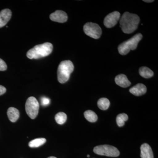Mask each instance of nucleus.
I'll list each match as a JSON object with an SVG mask.
<instances>
[{
	"label": "nucleus",
	"mask_w": 158,
	"mask_h": 158,
	"mask_svg": "<svg viewBox=\"0 0 158 158\" xmlns=\"http://www.w3.org/2000/svg\"><path fill=\"white\" fill-rule=\"evenodd\" d=\"M84 31L86 35L95 39L99 38L102 34L101 28L93 23H86L84 26Z\"/></svg>",
	"instance_id": "7"
},
{
	"label": "nucleus",
	"mask_w": 158,
	"mask_h": 158,
	"mask_svg": "<svg viewBox=\"0 0 158 158\" xmlns=\"http://www.w3.org/2000/svg\"><path fill=\"white\" fill-rule=\"evenodd\" d=\"M142 34L138 33L130 39L124 41L118 45V52L120 55L124 56L127 55L131 50H135L137 48L138 43L142 39Z\"/></svg>",
	"instance_id": "4"
},
{
	"label": "nucleus",
	"mask_w": 158,
	"mask_h": 158,
	"mask_svg": "<svg viewBox=\"0 0 158 158\" xmlns=\"http://www.w3.org/2000/svg\"><path fill=\"white\" fill-rule=\"evenodd\" d=\"M51 20L59 23L66 22L68 19V16L65 11L57 10L50 15Z\"/></svg>",
	"instance_id": "9"
},
{
	"label": "nucleus",
	"mask_w": 158,
	"mask_h": 158,
	"mask_svg": "<svg viewBox=\"0 0 158 158\" xmlns=\"http://www.w3.org/2000/svg\"><path fill=\"white\" fill-rule=\"evenodd\" d=\"M6 88L4 86L0 85V95H2L6 93Z\"/></svg>",
	"instance_id": "23"
},
{
	"label": "nucleus",
	"mask_w": 158,
	"mask_h": 158,
	"mask_svg": "<svg viewBox=\"0 0 158 158\" xmlns=\"http://www.w3.org/2000/svg\"><path fill=\"white\" fill-rule=\"evenodd\" d=\"M94 152L98 155L116 157L120 154L119 151L116 148L112 145L104 144L97 146L94 148Z\"/></svg>",
	"instance_id": "5"
},
{
	"label": "nucleus",
	"mask_w": 158,
	"mask_h": 158,
	"mask_svg": "<svg viewBox=\"0 0 158 158\" xmlns=\"http://www.w3.org/2000/svg\"><path fill=\"white\" fill-rule=\"evenodd\" d=\"M7 69V65L6 62L0 58V71L6 70Z\"/></svg>",
	"instance_id": "22"
},
{
	"label": "nucleus",
	"mask_w": 158,
	"mask_h": 158,
	"mask_svg": "<svg viewBox=\"0 0 158 158\" xmlns=\"http://www.w3.org/2000/svg\"><path fill=\"white\" fill-rule=\"evenodd\" d=\"M141 158H154L153 153L151 147L147 143H144L141 145Z\"/></svg>",
	"instance_id": "13"
},
{
	"label": "nucleus",
	"mask_w": 158,
	"mask_h": 158,
	"mask_svg": "<svg viewBox=\"0 0 158 158\" xmlns=\"http://www.w3.org/2000/svg\"><path fill=\"white\" fill-rule=\"evenodd\" d=\"M48 158H57L56 157H54V156H50V157H48Z\"/></svg>",
	"instance_id": "25"
},
{
	"label": "nucleus",
	"mask_w": 158,
	"mask_h": 158,
	"mask_svg": "<svg viewBox=\"0 0 158 158\" xmlns=\"http://www.w3.org/2000/svg\"><path fill=\"white\" fill-rule=\"evenodd\" d=\"M74 68L73 63L69 60H65L60 62L57 70V77L59 83H66L69 80Z\"/></svg>",
	"instance_id": "3"
},
{
	"label": "nucleus",
	"mask_w": 158,
	"mask_h": 158,
	"mask_svg": "<svg viewBox=\"0 0 158 158\" xmlns=\"http://www.w3.org/2000/svg\"><path fill=\"white\" fill-rule=\"evenodd\" d=\"M46 142V139L44 138H38L34 139L29 143V147L37 148L41 146Z\"/></svg>",
	"instance_id": "17"
},
{
	"label": "nucleus",
	"mask_w": 158,
	"mask_h": 158,
	"mask_svg": "<svg viewBox=\"0 0 158 158\" xmlns=\"http://www.w3.org/2000/svg\"><path fill=\"white\" fill-rule=\"evenodd\" d=\"M98 106L100 110H107L110 106V101L108 99L105 98H101L98 102Z\"/></svg>",
	"instance_id": "18"
},
{
	"label": "nucleus",
	"mask_w": 158,
	"mask_h": 158,
	"mask_svg": "<svg viewBox=\"0 0 158 158\" xmlns=\"http://www.w3.org/2000/svg\"><path fill=\"white\" fill-rule=\"evenodd\" d=\"M143 1V2H145L147 3H151L154 2L153 0H149V1H148V0H146V1H144H144Z\"/></svg>",
	"instance_id": "24"
},
{
	"label": "nucleus",
	"mask_w": 158,
	"mask_h": 158,
	"mask_svg": "<svg viewBox=\"0 0 158 158\" xmlns=\"http://www.w3.org/2000/svg\"><path fill=\"white\" fill-rule=\"evenodd\" d=\"M52 44L46 42L34 46L28 51L27 56L30 59H38L48 56L52 52Z\"/></svg>",
	"instance_id": "2"
},
{
	"label": "nucleus",
	"mask_w": 158,
	"mask_h": 158,
	"mask_svg": "<svg viewBox=\"0 0 158 158\" xmlns=\"http://www.w3.org/2000/svg\"><path fill=\"white\" fill-rule=\"evenodd\" d=\"M129 91L132 94H134L135 96H140L144 95L146 93L147 88L143 84H138L131 88Z\"/></svg>",
	"instance_id": "11"
},
{
	"label": "nucleus",
	"mask_w": 158,
	"mask_h": 158,
	"mask_svg": "<svg viewBox=\"0 0 158 158\" xmlns=\"http://www.w3.org/2000/svg\"><path fill=\"white\" fill-rule=\"evenodd\" d=\"M7 115L11 122H15L19 117V111L16 108L10 107L7 111Z\"/></svg>",
	"instance_id": "14"
},
{
	"label": "nucleus",
	"mask_w": 158,
	"mask_h": 158,
	"mask_svg": "<svg viewBox=\"0 0 158 158\" xmlns=\"http://www.w3.org/2000/svg\"><path fill=\"white\" fill-rule=\"evenodd\" d=\"M85 118L90 122L94 123L98 120V116L96 113L91 110H87L84 113Z\"/></svg>",
	"instance_id": "16"
},
{
	"label": "nucleus",
	"mask_w": 158,
	"mask_h": 158,
	"mask_svg": "<svg viewBox=\"0 0 158 158\" xmlns=\"http://www.w3.org/2000/svg\"><path fill=\"white\" fill-rule=\"evenodd\" d=\"M26 113L32 119L37 117L39 110V103L34 97H30L27 99L25 104Z\"/></svg>",
	"instance_id": "6"
},
{
	"label": "nucleus",
	"mask_w": 158,
	"mask_h": 158,
	"mask_svg": "<svg viewBox=\"0 0 158 158\" xmlns=\"http://www.w3.org/2000/svg\"><path fill=\"white\" fill-rule=\"evenodd\" d=\"M11 12L9 9H3L0 11V28L6 26L11 19Z\"/></svg>",
	"instance_id": "10"
},
{
	"label": "nucleus",
	"mask_w": 158,
	"mask_h": 158,
	"mask_svg": "<svg viewBox=\"0 0 158 158\" xmlns=\"http://www.w3.org/2000/svg\"><path fill=\"white\" fill-rule=\"evenodd\" d=\"M90 155H87V157H88V158H89L90 157Z\"/></svg>",
	"instance_id": "26"
},
{
	"label": "nucleus",
	"mask_w": 158,
	"mask_h": 158,
	"mask_svg": "<svg viewBox=\"0 0 158 158\" xmlns=\"http://www.w3.org/2000/svg\"><path fill=\"white\" fill-rule=\"evenodd\" d=\"M140 20L137 15L125 12L120 19V28L125 34H131L138 28Z\"/></svg>",
	"instance_id": "1"
},
{
	"label": "nucleus",
	"mask_w": 158,
	"mask_h": 158,
	"mask_svg": "<svg viewBox=\"0 0 158 158\" xmlns=\"http://www.w3.org/2000/svg\"><path fill=\"white\" fill-rule=\"evenodd\" d=\"M139 73L141 76L146 79L152 77L154 75L153 72L151 69L145 66L141 67L139 69Z\"/></svg>",
	"instance_id": "15"
},
{
	"label": "nucleus",
	"mask_w": 158,
	"mask_h": 158,
	"mask_svg": "<svg viewBox=\"0 0 158 158\" xmlns=\"http://www.w3.org/2000/svg\"><path fill=\"white\" fill-rule=\"evenodd\" d=\"M50 103V99L48 98L45 97L41 98V103L42 106H46L49 105Z\"/></svg>",
	"instance_id": "21"
},
{
	"label": "nucleus",
	"mask_w": 158,
	"mask_h": 158,
	"mask_svg": "<svg viewBox=\"0 0 158 158\" xmlns=\"http://www.w3.org/2000/svg\"><path fill=\"white\" fill-rule=\"evenodd\" d=\"M128 119V116L125 113H121L118 114L116 117V123L119 127L123 126L125 122L127 121Z\"/></svg>",
	"instance_id": "19"
},
{
	"label": "nucleus",
	"mask_w": 158,
	"mask_h": 158,
	"mask_svg": "<svg viewBox=\"0 0 158 158\" xmlns=\"http://www.w3.org/2000/svg\"><path fill=\"white\" fill-rule=\"evenodd\" d=\"M115 81L116 85L122 88H127L131 85V82L129 81L127 77L123 74L116 76Z\"/></svg>",
	"instance_id": "12"
},
{
	"label": "nucleus",
	"mask_w": 158,
	"mask_h": 158,
	"mask_svg": "<svg viewBox=\"0 0 158 158\" xmlns=\"http://www.w3.org/2000/svg\"><path fill=\"white\" fill-rule=\"evenodd\" d=\"M55 120L58 124H63L67 120V116L63 112H59L55 116Z\"/></svg>",
	"instance_id": "20"
},
{
	"label": "nucleus",
	"mask_w": 158,
	"mask_h": 158,
	"mask_svg": "<svg viewBox=\"0 0 158 158\" xmlns=\"http://www.w3.org/2000/svg\"><path fill=\"white\" fill-rule=\"evenodd\" d=\"M120 18V13L117 11H113L105 17L104 24L108 28L113 27L117 23Z\"/></svg>",
	"instance_id": "8"
}]
</instances>
